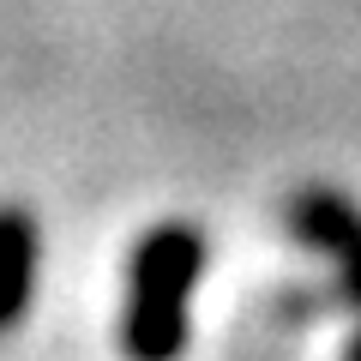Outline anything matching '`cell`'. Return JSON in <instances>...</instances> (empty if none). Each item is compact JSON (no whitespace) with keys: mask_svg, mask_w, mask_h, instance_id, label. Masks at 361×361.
Masks as SVG:
<instances>
[{"mask_svg":"<svg viewBox=\"0 0 361 361\" xmlns=\"http://www.w3.org/2000/svg\"><path fill=\"white\" fill-rule=\"evenodd\" d=\"M283 223H289V235H295L301 247H313L319 259H331L337 301L361 313V205L343 193V187L307 180V187L289 193Z\"/></svg>","mask_w":361,"mask_h":361,"instance_id":"obj_2","label":"cell"},{"mask_svg":"<svg viewBox=\"0 0 361 361\" xmlns=\"http://www.w3.org/2000/svg\"><path fill=\"white\" fill-rule=\"evenodd\" d=\"M37 259L42 229L25 205H0V331H13L37 295Z\"/></svg>","mask_w":361,"mask_h":361,"instance_id":"obj_3","label":"cell"},{"mask_svg":"<svg viewBox=\"0 0 361 361\" xmlns=\"http://www.w3.org/2000/svg\"><path fill=\"white\" fill-rule=\"evenodd\" d=\"M343 361H361V331H355V337L343 343Z\"/></svg>","mask_w":361,"mask_h":361,"instance_id":"obj_4","label":"cell"},{"mask_svg":"<svg viewBox=\"0 0 361 361\" xmlns=\"http://www.w3.org/2000/svg\"><path fill=\"white\" fill-rule=\"evenodd\" d=\"M205 277V229L199 223H151L127 253V301H121V355L180 361L193 337V289Z\"/></svg>","mask_w":361,"mask_h":361,"instance_id":"obj_1","label":"cell"}]
</instances>
